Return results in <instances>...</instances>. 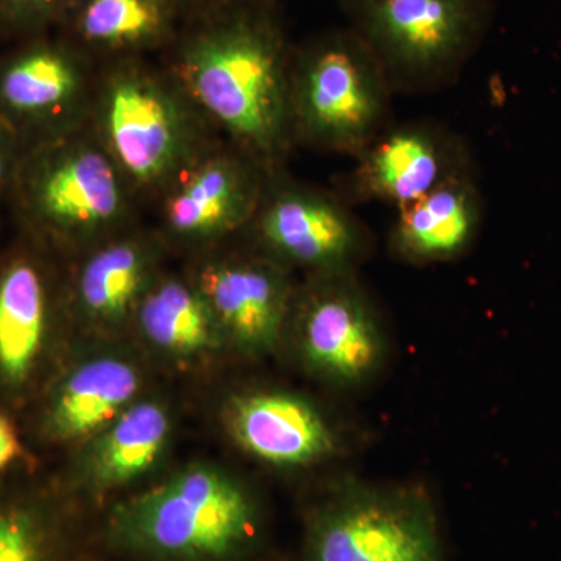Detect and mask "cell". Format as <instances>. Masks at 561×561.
Here are the masks:
<instances>
[{
    "instance_id": "18",
    "label": "cell",
    "mask_w": 561,
    "mask_h": 561,
    "mask_svg": "<svg viewBox=\"0 0 561 561\" xmlns=\"http://www.w3.org/2000/svg\"><path fill=\"white\" fill-rule=\"evenodd\" d=\"M49 320L46 278L31 257H16L0 272V375L24 381L31 373Z\"/></svg>"
},
{
    "instance_id": "4",
    "label": "cell",
    "mask_w": 561,
    "mask_h": 561,
    "mask_svg": "<svg viewBox=\"0 0 561 561\" xmlns=\"http://www.w3.org/2000/svg\"><path fill=\"white\" fill-rule=\"evenodd\" d=\"M348 27L391 88L426 91L459 76L493 20L491 0H341Z\"/></svg>"
},
{
    "instance_id": "5",
    "label": "cell",
    "mask_w": 561,
    "mask_h": 561,
    "mask_svg": "<svg viewBox=\"0 0 561 561\" xmlns=\"http://www.w3.org/2000/svg\"><path fill=\"white\" fill-rule=\"evenodd\" d=\"M125 183L101 140L66 131L24 151L11 190L33 227L60 238H80L124 219Z\"/></svg>"
},
{
    "instance_id": "9",
    "label": "cell",
    "mask_w": 561,
    "mask_h": 561,
    "mask_svg": "<svg viewBox=\"0 0 561 561\" xmlns=\"http://www.w3.org/2000/svg\"><path fill=\"white\" fill-rule=\"evenodd\" d=\"M354 160L350 201L386 203L398 209L472 172L470 151L460 136L431 122L387 125Z\"/></svg>"
},
{
    "instance_id": "24",
    "label": "cell",
    "mask_w": 561,
    "mask_h": 561,
    "mask_svg": "<svg viewBox=\"0 0 561 561\" xmlns=\"http://www.w3.org/2000/svg\"><path fill=\"white\" fill-rule=\"evenodd\" d=\"M24 151L14 131L0 119V194L13 187Z\"/></svg>"
},
{
    "instance_id": "13",
    "label": "cell",
    "mask_w": 561,
    "mask_h": 561,
    "mask_svg": "<svg viewBox=\"0 0 561 561\" xmlns=\"http://www.w3.org/2000/svg\"><path fill=\"white\" fill-rule=\"evenodd\" d=\"M198 289L221 334L239 348L264 353L278 345L290 311V294L286 276L275 262H216L202 272Z\"/></svg>"
},
{
    "instance_id": "12",
    "label": "cell",
    "mask_w": 561,
    "mask_h": 561,
    "mask_svg": "<svg viewBox=\"0 0 561 561\" xmlns=\"http://www.w3.org/2000/svg\"><path fill=\"white\" fill-rule=\"evenodd\" d=\"M262 171L245 153L213 154L190 165L165 198L169 230L187 241H206L250 224L264 194Z\"/></svg>"
},
{
    "instance_id": "2",
    "label": "cell",
    "mask_w": 561,
    "mask_h": 561,
    "mask_svg": "<svg viewBox=\"0 0 561 561\" xmlns=\"http://www.w3.org/2000/svg\"><path fill=\"white\" fill-rule=\"evenodd\" d=\"M391 88L381 62L350 27L291 50L295 142L356 157L389 125Z\"/></svg>"
},
{
    "instance_id": "19",
    "label": "cell",
    "mask_w": 561,
    "mask_h": 561,
    "mask_svg": "<svg viewBox=\"0 0 561 561\" xmlns=\"http://www.w3.org/2000/svg\"><path fill=\"white\" fill-rule=\"evenodd\" d=\"M169 432L171 420L162 405L149 401L128 405L92 448V482L113 489L139 478L164 451Z\"/></svg>"
},
{
    "instance_id": "17",
    "label": "cell",
    "mask_w": 561,
    "mask_h": 561,
    "mask_svg": "<svg viewBox=\"0 0 561 561\" xmlns=\"http://www.w3.org/2000/svg\"><path fill=\"white\" fill-rule=\"evenodd\" d=\"M139 390V373L128 362L101 357L77 368L62 383L49 424L60 440H79L113 423Z\"/></svg>"
},
{
    "instance_id": "14",
    "label": "cell",
    "mask_w": 561,
    "mask_h": 561,
    "mask_svg": "<svg viewBox=\"0 0 561 561\" xmlns=\"http://www.w3.org/2000/svg\"><path fill=\"white\" fill-rule=\"evenodd\" d=\"M227 426L247 453L279 467L313 463L335 448L331 427L311 402L280 391L234 398Z\"/></svg>"
},
{
    "instance_id": "22",
    "label": "cell",
    "mask_w": 561,
    "mask_h": 561,
    "mask_svg": "<svg viewBox=\"0 0 561 561\" xmlns=\"http://www.w3.org/2000/svg\"><path fill=\"white\" fill-rule=\"evenodd\" d=\"M0 561H46L43 529L31 513L0 511Z\"/></svg>"
},
{
    "instance_id": "26",
    "label": "cell",
    "mask_w": 561,
    "mask_h": 561,
    "mask_svg": "<svg viewBox=\"0 0 561 561\" xmlns=\"http://www.w3.org/2000/svg\"><path fill=\"white\" fill-rule=\"evenodd\" d=\"M234 0H181L183 9L186 11V20L197 14L208 13V11L220 9V7L228 5Z\"/></svg>"
},
{
    "instance_id": "23",
    "label": "cell",
    "mask_w": 561,
    "mask_h": 561,
    "mask_svg": "<svg viewBox=\"0 0 561 561\" xmlns=\"http://www.w3.org/2000/svg\"><path fill=\"white\" fill-rule=\"evenodd\" d=\"M76 0H0V20L9 27L36 31L61 21Z\"/></svg>"
},
{
    "instance_id": "20",
    "label": "cell",
    "mask_w": 561,
    "mask_h": 561,
    "mask_svg": "<svg viewBox=\"0 0 561 561\" xmlns=\"http://www.w3.org/2000/svg\"><path fill=\"white\" fill-rule=\"evenodd\" d=\"M138 319L153 345L179 356H194L219 345V323L198 286L169 279L151 287L138 305Z\"/></svg>"
},
{
    "instance_id": "15",
    "label": "cell",
    "mask_w": 561,
    "mask_h": 561,
    "mask_svg": "<svg viewBox=\"0 0 561 561\" xmlns=\"http://www.w3.org/2000/svg\"><path fill=\"white\" fill-rule=\"evenodd\" d=\"M483 201L472 172L398 209L390 250L411 264L456 260L470 249L482 225Z\"/></svg>"
},
{
    "instance_id": "21",
    "label": "cell",
    "mask_w": 561,
    "mask_h": 561,
    "mask_svg": "<svg viewBox=\"0 0 561 561\" xmlns=\"http://www.w3.org/2000/svg\"><path fill=\"white\" fill-rule=\"evenodd\" d=\"M150 257L146 247L127 239L110 243L84 262L77 280L81 311L102 323H116L138 308L146 295Z\"/></svg>"
},
{
    "instance_id": "1",
    "label": "cell",
    "mask_w": 561,
    "mask_h": 561,
    "mask_svg": "<svg viewBox=\"0 0 561 561\" xmlns=\"http://www.w3.org/2000/svg\"><path fill=\"white\" fill-rule=\"evenodd\" d=\"M186 21L173 39L176 80L242 153L273 171L295 144L294 49L275 7L268 0H234Z\"/></svg>"
},
{
    "instance_id": "11",
    "label": "cell",
    "mask_w": 561,
    "mask_h": 561,
    "mask_svg": "<svg viewBox=\"0 0 561 561\" xmlns=\"http://www.w3.org/2000/svg\"><path fill=\"white\" fill-rule=\"evenodd\" d=\"M81 92L83 66L76 47L33 44L0 66V119L31 149L68 131Z\"/></svg>"
},
{
    "instance_id": "3",
    "label": "cell",
    "mask_w": 561,
    "mask_h": 561,
    "mask_svg": "<svg viewBox=\"0 0 561 561\" xmlns=\"http://www.w3.org/2000/svg\"><path fill=\"white\" fill-rule=\"evenodd\" d=\"M113 531L122 545L158 559L221 560L251 545L257 516L232 479L194 467L121 505Z\"/></svg>"
},
{
    "instance_id": "16",
    "label": "cell",
    "mask_w": 561,
    "mask_h": 561,
    "mask_svg": "<svg viewBox=\"0 0 561 561\" xmlns=\"http://www.w3.org/2000/svg\"><path fill=\"white\" fill-rule=\"evenodd\" d=\"M61 21L80 49L125 57L173 43L186 11L181 0H76Z\"/></svg>"
},
{
    "instance_id": "6",
    "label": "cell",
    "mask_w": 561,
    "mask_h": 561,
    "mask_svg": "<svg viewBox=\"0 0 561 561\" xmlns=\"http://www.w3.org/2000/svg\"><path fill=\"white\" fill-rule=\"evenodd\" d=\"M437 513L416 489L346 486L309 524L306 561H442Z\"/></svg>"
},
{
    "instance_id": "10",
    "label": "cell",
    "mask_w": 561,
    "mask_h": 561,
    "mask_svg": "<svg viewBox=\"0 0 561 561\" xmlns=\"http://www.w3.org/2000/svg\"><path fill=\"white\" fill-rule=\"evenodd\" d=\"M297 328L302 356L324 378L360 382L381 364V323L353 272L317 275L298 306Z\"/></svg>"
},
{
    "instance_id": "25",
    "label": "cell",
    "mask_w": 561,
    "mask_h": 561,
    "mask_svg": "<svg viewBox=\"0 0 561 561\" xmlns=\"http://www.w3.org/2000/svg\"><path fill=\"white\" fill-rule=\"evenodd\" d=\"M21 443L13 423L0 413V472L20 456Z\"/></svg>"
},
{
    "instance_id": "8",
    "label": "cell",
    "mask_w": 561,
    "mask_h": 561,
    "mask_svg": "<svg viewBox=\"0 0 561 561\" xmlns=\"http://www.w3.org/2000/svg\"><path fill=\"white\" fill-rule=\"evenodd\" d=\"M254 213L257 238L273 256L320 273L353 272L367 228L337 195L300 184H265Z\"/></svg>"
},
{
    "instance_id": "7",
    "label": "cell",
    "mask_w": 561,
    "mask_h": 561,
    "mask_svg": "<svg viewBox=\"0 0 561 561\" xmlns=\"http://www.w3.org/2000/svg\"><path fill=\"white\" fill-rule=\"evenodd\" d=\"M101 142L139 186H160L190 168L194 127L183 103L164 81L136 65H122L102 92Z\"/></svg>"
}]
</instances>
